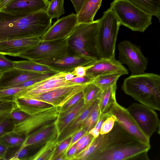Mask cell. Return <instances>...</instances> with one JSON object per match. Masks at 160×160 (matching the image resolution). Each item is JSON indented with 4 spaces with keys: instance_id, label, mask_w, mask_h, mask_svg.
Wrapping results in <instances>:
<instances>
[{
    "instance_id": "obj_27",
    "label": "cell",
    "mask_w": 160,
    "mask_h": 160,
    "mask_svg": "<svg viewBox=\"0 0 160 160\" xmlns=\"http://www.w3.org/2000/svg\"><path fill=\"white\" fill-rule=\"evenodd\" d=\"M13 63L14 67L29 71L41 73L56 72L47 66L28 60L13 61Z\"/></svg>"
},
{
    "instance_id": "obj_20",
    "label": "cell",
    "mask_w": 160,
    "mask_h": 160,
    "mask_svg": "<svg viewBox=\"0 0 160 160\" xmlns=\"http://www.w3.org/2000/svg\"><path fill=\"white\" fill-rule=\"evenodd\" d=\"M43 74L13 67L1 74L0 89L14 87L26 81L38 78Z\"/></svg>"
},
{
    "instance_id": "obj_39",
    "label": "cell",
    "mask_w": 160,
    "mask_h": 160,
    "mask_svg": "<svg viewBox=\"0 0 160 160\" xmlns=\"http://www.w3.org/2000/svg\"><path fill=\"white\" fill-rule=\"evenodd\" d=\"M14 67L13 61L0 54V73Z\"/></svg>"
},
{
    "instance_id": "obj_16",
    "label": "cell",
    "mask_w": 160,
    "mask_h": 160,
    "mask_svg": "<svg viewBox=\"0 0 160 160\" xmlns=\"http://www.w3.org/2000/svg\"><path fill=\"white\" fill-rule=\"evenodd\" d=\"M40 37H32L0 41V54L18 57L38 45Z\"/></svg>"
},
{
    "instance_id": "obj_40",
    "label": "cell",
    "mask_w": 160,
    "mask_h": 160,
    "mask_svg": "<svg viewBox=\"0 0 160 160\" xmlns=\"http://www.w3.org/2000/svg\"><path fill=\"white\" fill-rule=\"evenodd\" d=\"M25 88L16 87L0 89V97L12 96L23 90Z\"/></svg>"
},
{
    "instance_id": "obj_46",
    "label": "cell",
    "mask_w": 160,
    "mask_h": 160,
    "mask_svg": "<svg viewBox=\"0 0 160 160\" xmlns=\"http://www.w3.org/2000/svg\"><path fill=\"white\" fill-rule=\"evenodd\" d=\"M111 115L112 114L109 112L106 113H100L98 120L94 127L100 131V128L102 123L107 118Z\"/></svg>"
},
{
    "instance_id": "obj_1",
    "label": "cell",
    "mask_w": 160,
    "mask_h": 160,
    "mask_svg": "<svg viewBox=\"0 0 160 160\" xmlns=\"http://www.w3.org/2000/svg\"><path fill=\"white\" fill-rule=\"evenodd\" d=\"M94 138L96 149L88 160H149L150 144L140 141L116 121L110 132Z\"/></svg>"
},
{
    "instance_id": "obj_51",
    "label": "cell",
    "mask_w": 160,
    "mask_h": 160,
    "mask_svg": "<svg viewBox=\"0 0 160 160\" xmlns=\"http://www.w3.org/2000/svg\"><path fill=\"white\" fill-rule=\"evenodd\" d=\"M14 0H0V12Z\"/></svg>"
},
{
    "instance_id": "obj_54",
    "label": "cell",
    "mask_w": 160,
    "mask_h": 160,
    "mask_svg": "<svg viewBox=\"0 0 160 160\" xmlns=\"http://www.w3.org/2000/svg\"><path fill=\"white\" fill-rule=\"evenodd\" d=\"M54 160H67L66 153H63L60 154L56 157Z\"/></svg>"
},
{
    "instance_id": "obj_30",
    "label": "cell",
    "mask_w": 160,
    "mask_h": 160,
    "mask_svg": "<svg viewBox=\"0 0 160 160\" xmlns=\"http://www.w3.org/2000/svg\"><path fill=\"white\" fill-rule=\"evenodd\" d=\"M102 90L93 82L88 83L82 90L84 103L88 104L99 99Z\"/></svg>"
},
{
    "instance_id": "obj_53",
    "label": "cell",
    "mask_w": 160,
    "mask_h": 160,
    "mask_svg": "<svg viewBox=\"0 0 160 160\" xmlns=\"http://www.w3.org/2000/svg\"><path fill=\"white\" fill-rule=\"evenodd\" d=\"M88 132L94 138L98 137L100 134V131L95 127L90 130L88 131Z\"/></svg>"
},
{
    "instance_id": "obj_4",
    "label": "cell",
    "mask_w": 160,
    "mask_h": 160,
    "mask_svg": "<svg viewBox=\"0 0 160 160\" xmlns=\"http://www.w3.org/2000/svg\"><path fill=\"white\" fill-rule=\"evenodd\" d=\"M99 21V19L91 23H77L67 39L69 49L92 62L101 58L96 45Z\"/></svg>"
},
{
    "instance_id": "obj_9",
    "label": "cell",
    "mask_w": 160,
    "mask_h": 160,
    "mask_svg": "<svg viewBox=\"0 0 160 160\" xmlns=\"http://www.w3.org/2000/svg\"><path fill=\"white\" fill-rule=\"evenodd\" d=\"M66 73L57 72L40 81L25 88L15 94V97L16 98H32L36 96L50 91L80 84L66 80L65 76Z\"/></svg>"
},
{
    "instance_id": "obj_25",
    "label": "cell",
    "mask_w": 160,
    "mask_h": 160,
    "mask_svg": "<svg viewBox=\"0 0 160 160\" xmlns=\"http://www.w3.org/2000/svg\"><path fill=\"white\" fill-rule=\"evenodd\" d=\"M57 132L55 133L43 144L40 149L30 157V160H52L58 145Z\"/></svg>"
},
{
    "instance_id": "obj_37",
    "label": "cell",
    "mask_w": 160,
    "mask_h": 160,
    "mask_svg": "<svg viewBox=\"0 0 160 160\" xmlns=\"http://www.w3.org/2000/svg\"><path fill=\"white\" fill-rule=\"evenodd\" d=\"M72 137V136L68 137L58 145L53 155L52 160H54L56 157L60 154L63 153H66L70 143Z\"/></svg>"
},
{
    "instance_id": "obj_41",
    "label": "cell",
    "mask_w": 160,
    "mask_h": 160,
    "mask_svg": "<svg viewBox=\"0 0 160 160\" xmlns=\"http://www.w3.org/2000/svg\"><path fill=\"white\" fill-rule=\"evenodd\" d=\"M92 63L87 65L78 66L71 72L75 77H84L86 75L88 69L92 66Z\"/></svg>"
},
{
    "instance_id": "obj_43",
    "label": "cell",
    "mask_w": 160,
    "mask_h": 160,
    "mask_svg": "<svg viewBox=\"0 0 160 160\" xmlns=\"http://www.w3.org/2000/svg\"><path fill=\"white\" fill-rule=\"evenodd\" d=\"M87 132L85 129H81L77 132L72 137V139L67 152L73 145L75 144L78 140L85 133Z\"/></svg>"
},
{
    "instance_id": "obj_17",
    "label": "cell",
    "mask_w": 160,
    "mask_h": 160,
    "mask_svg": "<svg viewBox=\"0 0 160 160\" xmlns=\"http://www.w3.org/2000/svg\"><path fill=\"white\" fill-rule=\"evenodd\" d=\"M35 62L47 66L56 72H72L78 66L88 65L94 62L77 54L70 55L69 54L67 56L57 59Z\"/></svg>"
},
{
    "instance_id": "obj_15",
    "label": "cell",
    "mask_w": 160,
    "mask_h": 160,
    "mask_svg": "<svg viewBox=\"0 0 160 160\" xmlns=\"http://www.w3.org/2000/svg\"><path fill=\"white\" fill-rule=\"evenodd\" d=\"M48 0H14L0 12L12 15L30 14L46 11Z\"/></svg>"
},
{
    "instance_id": "obj_35",
    "label": "cell",
    "mask_w": 160,
    "mask_h": 160,
    "mask_svg": "<svg viewBox=\"0 0 160 160\" xmlns=\"http://www.w3.org/2000/svg\"><path fill=\"white\" fill-rule=\"evenodd\" d=\"M16 98L17 102L38 107H51L54 106L47 103L43 102L37 99L27 98Z\"/></svg>"
},
{
    "instance_id": "obj_36",
    "label": "cell",
    "mask_w": 160,
    "mask_h": 160,
    "mask_svg": "<svg viewBox=\"0 0 160 160\" xmlns=\"http://www.w3.org/2000/svg\"><path fill=\"white\" fill-rule=\"evenodd\" d=\"M116 120L115 116L112 114L107 118L101 126L100 134H105L110 132L112 129Z\"/></svg>"
},
{
    "instance_id": "obj_38",
    "label": "cell",
    "mask_w": 160,
    "mask_h": 160,
    "mask_svg": "<svg viewBox=\"0 0 160 160\" xmlns=\"http://www.w3.org/2000/svg\"><path fill=\"white\" fill-rule=\"evenodd\" d=\"M83 96L82 91L74 96L62 107H59V112H63L75 104L81 99L82 98Z\"/></svg>"
},
{
    "instance_id": "obj_26",
    "label": "cell",
    "mask_w": 160,
    "mask_h": 160,
    "mask_svg": "<svg viewBox=\"0 0 160 160\" xmlns=\"http://www.w3.org/2000/svg\"><path fill=\"white\" fill-rule=\"evenodd\" d=\"M117 83L102 90L99 99L101 114L108 112L111 106L117 102L116 92Z\"/></svg>"
},
{
    "instance_id": "obj_10",
    "label": "cell",
    "mask_w": 160,
    "mask_h": 160,
    "mask_svg": "<svg viewBox=\"0 0 160 160\" xmlns=\"http://www.w3.org/2000/svg\"><path fill=\"white\" fill-rule=\"evenodd\" d=\"M118 47L119 61L128 66L132 75L144 73L148 66V60L139 47L127 40L120 42Z\"/></svg>"
},
{
    "instance_id": "obj_13",
    "label": "cell",
    "mask_w": 160,
    "mask_h": 160,
    "mask_svg": "<svg viewBox=\"0 0 160 160\" xmlns=\"http://www.w3.org/2000/svg\"><path fill=\"white\" fill-rule=\"evenodd\" d=\"M77 23V15L72 13L57 19L40 37V38L42 41L67 39Z\"/></svg>"
},
{
    "instance_id": "obj_47",
    "label": "cell",
    "mask_w": 160,
    "mask_h": 160,
    "mask_svg": "<svg viewBox=\"0 0 160 160\" xmlns=\"http://www.w3.org/2000/svg\"><path fill=\"white\" fill-rule=\"evenodd\" d=\"M93 138V137L92 136L89 134L86 139L77 148L75 155L79 153L85 149L90 143Z\"/></svg>"
},
{
    "instance_id": "obj_56",
    "label": "cell",
    "mask_w": 160,
    "mask_h": 160,
    "mask_svg": "<svg viewBox=\"0 0 160 160\" xmlns=\"http://www.w3.org/2000/svg\"><path fill=\"white\" fill-rule=\"evenodd\" d=\"M0 160H4V159L0 157Z\"/></svg>"
},
{
    "instance_id": "obj_14",
    "label": "cell",
    "mask_w": 160,
    "mask_h": 160,
    "mask_svg": "<svg viewBox=\"0 0 160 160\" xmlns=\"http://www.w3.org/2000/svg\"><path fill=\"white\" fill-rule=\"evenodd\" d=\"M88 83L80 84L56 89L36 96L32 99L55 107H61L74 96L82 91Z\"/></svg>"
},
{
    "instance_id": "obj_6",
    "label": "cell",
    "mask_w": 160,
    "mask_h": 160,
    "mask_svg": "<svg viewBox=\"0 0 160 160\" xmlns=\"http://www.w3.org/2000/svg\"><path fill=\"white\" fill-rule=\"evenodd\" d=\"M110 8L120 25L132 31L143 32L152 23V15L130 0H114L111 3Z\"/></svg>"
},
{
    "instance_id": "obj_12",
    "label": "cell",
    "mask_w": 160,
    "mask_h": 160,
    "mask_svg": "<svg viewBox=\"0 0 160 160\" xmlns=\"http://www.w3.org/2000/svg\"><path fill=\"white\" fill-rule=\"evenodd\" d=\"M108 112L115 116L116 121L127 132L142 142L150 144V138L142 131L127 108L116 102L111 106Z\"/></svg>"
},
{
    "instance_id": "obj_18",
    "label": "cell",
    "mask_w": 160,
    "mask_h": 160,
    "mask_svg": "<svg viewBox=\"0 0 160 160\" xmlns=\"http://www.w3.org/2000/svg\"><path fill=\"white\" fill-rule=\"evenodd\" d=\"M18 108L14 95L0 97V138L8 135L13 128L15 122L12 113Z\"/></svg>"
},
{
    "instance_id": "obj_33",
    "label": "cell",
    "mask_w": 160,
    "mask_h": 160,
    "mask_svg": "<svg viewBox=\"0 0 160 160\" xmlns=\"http://www.w3.org/2000/svg\"><path fill=\"white\" fill-rule=\"evenodd\" d=\"M18 109L29 115L32 116L49 110L54 107H38L22 104L16 102Z\"/></svg>"
},
{
    "instance_id": "obj_3",
    "label": "cell",
    "mask_w": 160,
    "mask_h": 160,
    "mask_svg": "<svg viewBox=\"0 0 160 160\" xmlns=\"http://www.w3.org/2000/svg\"><path fill=\"white\" fill-rule=\"evenodd\" d=\"M124 93L141 104L160 110V75L152 73L131 75L122 86Z\"/></svg>"
},
{
    "instance_id": "obj_28",
    "label": "cell",
    "mask_w": 160,
    "mask_h": 160,
    "mask_svg": "<svg viewBox=\"0 0 160 160\" xmlns=\"http://www.w3.org/2000/svg\"><path fill=\"white\" fill-rule=\"evenodd\" d=\"M144 11L160 18V0H130Z\"/></svg>"
},
{
    "instance_id": "obj_45",
    "label": "cell",
    "mask_w": 160,
    "mask_h": 160,
    "mask_svg": "<svg viewBox=\"0 0 160 160\" xmlns=\"http://www.w3.org/2000/svg\"><path fill=\"white\" fill-rule=\"evenodd\" d=\"M93 80L94 79L90 78L86 75L83 77H74L69 81L76 83L84 84L93 82Z\"/></svg>"
},
{
    "instance_id": "obj_52",
    "label": "cell",
    "mask_w": 160,
    "mask_h": 160,
    "mask_svg": "<svg viewBox=\"0 0 160 160\" xmlns=\"http://www.w3.org/2000/svg\"><path fill=\"white\" fill-rule=\"evenodd\" d=\"M89 134V133L88 132H87L78 140L75 143L77 148H78L86 139Z\"/></svg>"
},
{
    "instance_id": "obj_21",
    "label": "cell",
    "mask_w": 160,
    "mask_h": 160,
    "mask_svg": "<svg viewBox=\"0 0 160 160\" xmlns=\"http://www.w3.org/2000/svg\"><path fill=\"white\" fill-rule=\"evenodd\" d=\"M89 104H85L82 98L72 106L63 112L59 111L55 122L58 137L72 121L87 108Z\"/></svg>"
},
{
    "instance_id": "obj_49",
    "label": "cell",
    "mask_w": 160,
    "mask_h": 160,
    "mask_svg": "<svg viewBox=\"0 0 160 160\" xmlns=\"http://www.w3.org/2000/svg\"><path fill=\"white\" fill-rule=\"evenodd\" d=\"M74 7L76 14H78L80 11L84 0H71Z\"/></svg>"
},
{
    "instance_id": "obj_2",
    "label": "cell",
    "mask_w": 160,
    "mask_h": 160,
    "mask_svg": "<svg viewBox=\"0 0 160 160\" xmlns=\"http://www.w3.org/2000/svg\"><path fill=\"white\" fill-rule=\"evenodd\" d=\"M52 19L46 11L18 15L0 12V41L40 37L51 26Z\"/></svg>"
},
{
    "instance_id": "obj_24",
    "label": "cell",
    "mask_w": 160,
    "mask_h": 160,
    "mask_svg": "<svg viewBox=\"0 0 160 160\" xmlns=\"http://www.w3.org/2000/svg\"><path fill=\"white\" fill-rule=\"evenodd\" d=\"M102 0H84L77 16V23H88L94 21V16L100 8Z\"/></svg>"
},
{
    "instance_id": "obj_11",
    "label": "cell",
    "mask_w": 160,
    "mask_h": 160,
    "mask_svg": "<svg viewBox=\"0 0 160 160\" xmlns=\"http://www.w3.org/2000/svg\"><path fill=\"white\" fill-rule=\"evenodd\" d=\"M143 133L150 138L160 134V121L154 110L142 104L133 103L127 108Z\"/></svg>"
},
{
    "instance_id": "obj_44",
    "label": "cell",
    "mask_w": 160,
    "mask_h": 160,
    "mask_svg": "<svg viewBox=\"0 0 160 160\" xmlns=\"http://www.w3.org/2000/svg\"><path fill=\"white\" fill-rule=\"evenodd\" d=\"M28 151L25 148H20L18 150L8 159L10 160H19L25 157L27 154Z\"/></svg>"
},
{
    "instance_id": "obj_31",
    "label": "cell",
    "mask_w": 160,
    "mask_h": 160,
    "mask_svg": "<svg viewBox=\"0 0 160 160\" xmlns=\"http://www.w3.org/2000/svg\"><path fill=\"white\" fill-rule=\"evenodd\" d=\"M64 0H51L46 12L52 18L57 19L65 13L64 7Z\"/></svg>"
},
{
    "instance_id": "obj_23",
    "label": "cell",
    "mask_w": 160,
    "mask_h": 160,
    "mask_svg": "<svg viewBox=\"0 0 160 160\" xmlns=\"http://www.w3.org/2000/svg\"><path fill=\"white\" fill-rule=\"evenodd\" d=\"M55 122L25 137V140L20 148H23L30 146H37L44 144L57 132Z\"/></svg>"
},
{
    "instance_id": "obj_5",
    "label": "cell",
    "mask_w": 160,
    "mask_h": 160,
    "mask_svg": "<svg viewBox=\"0 0 160 160\" xmlns=\"http://www.w3.org/2000/svg\"><path fill=\"white\" fill-rule=\"evenodd\" d=\"M120 23L110 8L99 19L96 37V45L101 58H115V45Z\"/></svg>"
},
{
    "instance_id": "obj_50",
    "label": "cell",
    "mask_w": 160,
    "mask_h": 160,
    "mask_svg": "<svg viewBox=\"0 0 160 160\" xmlns=\"http://www.w3.org/2000/svg\"><path fill=\"white\" fill-rule=\"evenodd\" d=\"M8 148L0 142V157L2 158L4 160Z\"/></svg>"
},
{
    "instance_id": "obj_32",
    "label": "cell",
    "mask_w": 160,
    "mask_h": 160,
    "mask_svg": "<svg viewBox=\"0 0 160 160\" xmlns=\"http://www.w3.org/2000/svg\"><path fill=\"white\" fill-rule=\"evenodd\" d=\"M99 101L96 104L83 122L81 129L87 132L95 126L100 114Z\"/></svg>"
},
{
    "instance_id": "obj_22",
    "label": "cell",
    "mask_w": 160,
    "mask_h": 160,
    "mask_svg": "<svg viewBox=\"0 0 160 160\" xmlns=\"http://www.w3.org/2000/svg\"><path fill=\"white\" fill-rule=\"evenodd\" d=\"M99 101V99H97L89 103L87 108L66 127L57 138V141L58 144L68 137L72 136L81 129L83 122Z\"/></svg>"
},
{
    "instance_id": "obj_57",
    "label": "cell",
    "mask_w": 160,
    "mask_h": 160,
    "mask_svg": "<svg viewBox=\"0 0 160 160\" xmlns=\"http://www.w3.org/2000/svg\"><path fill=\"white\" fill-rule=\"evenodd\" d=\"M1 73H0V76H1Z\"/></svg>"
},
{
    "instance_id": "obj_7",
    "label": "cell",
    "mask_w": 160,
    "mask_h": 160,
    "mask_svg": "<svg viewBox=\"0 0 160 160\" xmlns=\"http://www.w3.org/2000/svg\"><path fill=\"white\" fill-rule=\"evenodd\" d=\"M67 39L42 41L18 57L36 62L55 60L69 54Z\"/></svg>"
},
{
    "instance_id": "obj_34",
    "label": "cell",
    "mask_w": 160,
    "mask_h": 160,
    "mask_svg": "<svg viewBox=\"0 0 160 160\" xmlns=\"http://www.w3.org/2000/svg\"><path fill=\"white\" fill-rule=\"evenodd\" d=\"M25 139V137H21L12 135H5L0 138V142L8 148L20 146Z\"/></svg>"
},
{
    "instance_id": "obj_48",
    "label": "cell",
    "mask_w": 160,
    "mask_h": 160,
    "mask_svg": "<svg viewBox=\"0 0 160 160\" xmlns=\"http://www.w3.org/2000/svg\"><path fill=\"white\" fill-rule=\"evenodd\" d=\"M77 148L75 144L72 146L66 153L67 160H74Z\"/></svg>"
},
{
    "instance_id": "obj_42",
    "label": "cell",
    "mask_w": 160,
    "mask_h": 160,
    "mask_svg": "<svg viewBox=\"0 0 160 160\" xmlns=\"http://www.w3.org/2000/svg\"><path fill=\"white\" fill-rule=\"evenodd\" d=\"M29 116V115L17 109L12 113V118L15 123L24 121Z\"/></svg>"
},
{
    "instance_id": "obj_19",
    "label": "cell",
    "mask_w": 160,
    "mask_h": 160,
    "mask_svg": "<svg viewBox=\"0 0 160 160\" xmlns=\"http://www.w3.org/2000/svg\"><path fill=\"white\" fill-rule=\"evenodd\" d=\"M111 73H117L122 75L128 74V72L122 63L115 58H101L92 63V66L87 70L86 75L94 79L100 75Z\"/></svg>"
},
{
    "instance_id": "obj_29",
    "label": "cell",
    "mask_w": 160,
    "mask_h": 160,
    "mask_svg": "<svg viewBox=\"0 0 160 160\" xmlns=\"http://www.w3.org/2000/svg\"><path fill=\"white\" fill-rule=\"evenodd\" d=\"M122 75L117 73H111L100 75L96 77L93 82L102 90L117 83Z\"/></svg>"
},
{
    "instance_id": "obj_55",
    "label": "cell",
    "mask_w": 160,
    "mask_h": 160,
    "mask_svg": "<svg viewBox=\"0 0 160 160\" xmlns=\"http://www.w3.org/2000/svg\"><path fill=\"white\" fill-rule=\"evenodd\" d=\"M75 77L71 72H67L65 76V78L66 80L69 81Z\"/></svg>"
},
{
    "instance_id": "obj_8",
    "label": "cell",
    "mask_w": 160,
    "mask_h": 160,
    "mask_svg": "<svg viewBox=\"0 0 160 160\" xmlns=\"http://www.w3.org/2000/svg\"><path fill=\"white\" fill-rule=\"evenodd\" d=\"M59 107H54L45 112L29 116L23 121L16 123L8 135L28 136L45 126L55 122Z\"/></svg>"
}]
</instances>
